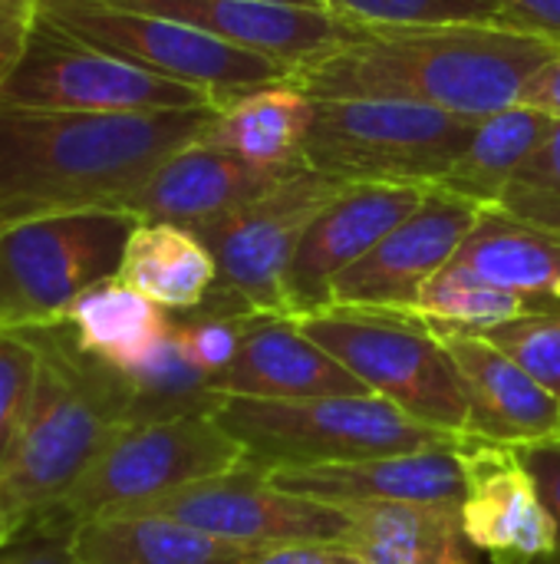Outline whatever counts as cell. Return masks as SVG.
<instances>
[{"label": "cell", "instance_id": "cell-1", "mask_svg": "<svg viewBox=\"0 0 560 564\" xmlns=\"http://www.w3.org/2000/svg\"><path fill=\"white\" fill-rule=\"evenodd\" d=\"M218 106L158 112H63L0 102V221L119 212Z\"/></svg>", "mask_w": 560, "mask_h": 564}, {"label": "cell", "instance_id": "cell-2", "mask_svg": "<svg viewBox=\"0 0 560 564\" xmlns=\"http://www.w3.org/2000/svg\"><path fill=\"white\" fill-rule=\"evenodd\" d=\"M560 43L518 26L452 23L353 30L330 53L290 73L314 99H399L482 119L518 106L525 83Z\"/></svg>", "mask_w": 560, "mask_h": 564}, {"label": "cell", "instance_id": "cell-3", "mask_svg": "<svg viewBox=\"0 0 560 564\" xmlns=\"http://www.w3.org/2000/svg\"><path fill=\"white\" fill-rule=\"evenodd\" d=\"M26 334L40 350L36 387L23 433L0 469L17 535L56 512L132 410L125 377L86 354L63 321Z\"/></svg>", "mask_w": 560, "mask_h": 564}, {"label": "cell", "instance_id": "cell-4", "mask_svg": "<svg viewBox=\"0 0 560 564\" xmlns=\"http://www.w3.org/2000/svg\"><path fill=\"white\" fill-rule=\"evenodd\" d=\"M215 420L244 446L248 463L261 469L363 463L419 449H449L459 440L422 426L376 393L317 400L224 397Z\"/></svg>", "mask_w": 560, "mask_h": 564}, {"label": "cell", "instance_id": "cell-5", "mask_svg": "<svg viewBox=\"0 0 560 564\" xmlns=\"http://www.w3.org/2000/svg\"><path fill=\"white\" fill-rule=\"evenodd\" d=\"M294 321L370 393L399 406L422 426H432L446 436H465V380L452 354L419 317L327 307Z\"/></svg>", "mask_w": 560, "mask_h": 564}, {"label": "cell", "instance_id": "cell-6", "mask_svg": "<svg viewBox=\"0 0 560 564\" xmlns=\"http://www.w3.org/2000/svg\"><path fill=\"white\" fill-rule=\"evenodd\" d=\"M479 119L399 99H317L304 165L343 182L432 188Z\"/></svg>", "mask_w": 560, "mask_h": 564}, {"label": "cell", "instance_id": "cell-7", "mask_svg": "<svg viewBox=\"0 0 560 564\" xmlns=\"http://www.w3.org/2000/svg\"><path fill=\"white\" fill-rule=\"evenodd\" d=\"M244 463V446L215 416L125 423L102 446L96 463L56 506V512L36 529L69 532L86 519L125 512L191 482L231 473Z\"/></svg>", "mask_w": 560, "mask_h": 564}, {"label": "cell", "instance_id": "cell-8", "mask_svg": "<svg viewBox=\"0 0 560 564\" xmlns=\"http://www.w3.org/2000/svg\"><path fill=\"white\" fill-rule=\"evenodd\" d=\"M132 228L122 212L0 221V330L59 324L79 294L116 278Z\"/></svg>", "mask_w": 560, "mask_h": 564}, {"label": "cell", "instance_id": "cell-9", "mask_svg": "<svg viewBox=\"0 0 560 564\" xmlns=\"http://www.w3.org/2000/svg\"><path fill=\"white\" fill-rule=\"evenodd\" d=\"M43 17L89 46L155 76L198 86L218 99L290 79L287 66L221 43L172 17L125 10L106 0H43Z\"/></svg>", "mask_w": 560, "mask_h": 564}, {"label": "cell", "instance_id": "cell-10", "mask_svg": "<svg viewBox=\"0 0 560 564\" xmlns=\"http://www.w3.org/2000/svg\"><path fill=\"white\" fill-rule=\"evenodd\" d=\"M347 185L343 178L300 165L254 202L198 228L195 235L218 264L215 291L254 314L294 317L287 301L290 261L314 218Z\"/></svg>", "mask_w": 560, "mask_h": 564}, {"label": "cell", "instance_id": "cell-11", "mask_svg": "<svg viewBox=\"0 0 560 564\" xmlns=\"http://www.w3.org/2000/svg\"><path fill=\"white\" fill-rule=\"evenodd\" d=\"M0 102L63 112H158L221 106L224 99L132 66L40 17Z\"/></svg>", "mask_w": 560, "mask_h": 564}, {"label": "cell", "instance_id": "cell-12", "mask_svg": "<svg viewBox=\"0 0 560 564\" xmlns=\"http://www.w3.org/2000/svg\"><path fill=\"white\" fill-rule=\"evenodd\" d=\"M116 516L172 519V522H182L188 529H198L211 539H221L251 552L343 542L350 529L340 506L284 492L254 463L191 482L185 489H175L168 496H158L152 502L132 506Z\"/></svg>", "mask_w": 560, "mask_h": 564}, {"label": "cell", "instance_id": "cell-13", "mask_svg": "<svg viewBox=\"0 0 560 564\" xmlns=\"http://www.w3.org/2000/svg\"><path fill=\"white\" fill-rule=\"evenodd\" d=\"M485 208L432 188L366 258L347 268L330 291V307L413 314L426 284L462 251Z\"/></svg>", "mask_w": 560, "mask_h": 564}, {"label": "cell", "instance_id": "cell-14", "mask_svg": "<svg viewBox=\"0 0 560 564\" xmlns=\"http://www.w3.org/2000/svg\"><path fill=\"white\" fill-rule=\"evenodd\" d=\"M452 449L465 479L462 525L469 542L492 564L551 562L554 522L521 449L469 433Z\"/></svg>", "mask_w": 560, "mask_h": 564}, {"label": "cell", "instance_id": "cell-15", "mask_svg": "<svg viewBox=\"0 0 560 564\" xmlns=\"http://www.w3.org/2000/svg\"><path fill=\"white\" fill-rule=\"evenodd\" d=\"M432 188L403 182H350L307 228L290 271V314H317L330 307L333 281L366 258L406 215H413Z\"/></svg>", "mask_w": 560, "mask_h": 564}, {"label": "cell", "instance_id": "cell-16", "mask_svg": "<svg viewBox=\"0 0 560 564\" xmlns=\"http://www.w3.org/2000/svg\"><path fill=\"white\" fill-rule=\"evenodd\" d=\"M125 10L172 17L221 43L267 56L290 73L340 46L356 26L333 17L327 7L284 0H106Z\"/></svg>", "mask_w": 560, "mask_h": 564}, {"label": "cell", "instance_id": "cell-17", "mask_svg": "<svg viewBox=\"0 0 560 564\" xmlns=\"http://www.w3.org/2000/svg\"><path fill=\"white\" fill-rule=\"evenodd\" d=\"M300 169V165H297ZM294 169L251 165L205 139L168 155L119 212L135 221H165L198 231L274 188Z\"/></svg>", "mask_w": 560, "mask_h": 564}, {"label": "cell", "instance_id": "cell-18", "mask_svg": "<svg viewBox=\"0 0 560 564\" xmlns=\"http://www.w3.org/2000/svg\"><path fill=\"white\" fill-rule=\"evenodd\" d=\"M432 330V327H429ZM459 364L469 393V436H482L505 446L560 443L558 400L541 390L531 373L505 350L479 334L432 330Z\"/></svg>", "mask_w": 560, "mask_h": 564}, {"label": "cell", "instance_id": "cell-19", "mask_svg": "<svg viewBox=\"0 0 560 564\" xmlns=\"http://www.w3.org/2000/svg\"><path fill=\"white\" fill-rule=\"evenodd\" d=\"M221 397L317 400L370 393L340 360L317 347L294 317L254 314L234 364L215 380Z\"/></svg>", "mask_w": 560, "mask_h": 564}, {"label": "cell", "instance_id": "cell-20", "mask_svg": "<svg viewBox=\"0 0 560 564\" xmlns=\"http://www.w3.org/2000/svg\"><path fill=\"white\" fill-rule=\"evenodd\" d=\"M284 492L317 499L327 506L347 502H432L462 506L465 479L455 449H419L399 456H380L337 466H297L264 469Z\"/></svg>", "mask_w": 560, "mask_h": 564}, {"label": "cell", "instance_id": "cell-21", "mask_svg": "<svg viewBox=\"0 0 560 564\" xmlns=\"http://www.w3.org/2000/svg\"><path fill=\"white\" fill-rule=\"evenodd\" d=\"M455 264L515 294L531 314H560V231L485 208Z\"/></svg>", "mask_w": 560, "mask_h": 564}, {"label": "cell", "instance_id": "cell-22", "mask_svg": "<svg viewBox=\"0 0 560 564\" xmlns=\"http://www.w3.org/2000/svg\"><path fill=\"white\" fill-rule=\"evenodd\" d=\"M350 545L366 564H475L462 506L347 502L340 506Z\"/></svg>", "mask_w": 560, "mask_h": 564}, {"label": "cell", "instance_id": "cell-23", "mask_svg": "<svg viewBox=\"0 0 560 564\" xmlns=\"http://www.w3.org/2000/svg\"><path fill=\"white\" fill-rule=\"evenodd\" d=\"M314 109L317 99L290 79L271 83L224 99L201 139L261 169H297Z\"/></svg>", "mask_w": 560, "mask_h": 564}, {"label": "cell", "instance_id": "cell-24", "mask_svg": "<svg viewBox=\"0 0 560 564\" xmlns=\"http://www.w3.org/2000/svg\"><path fill=\"white\" fill-rule=\"evenodd\" d=\"M83 564H254L261 552L158 516H99L69 529Z\"/></svg>", "mask_w": 560, "mask_h": 564}, {"label": "cell", "instance_id": "cell-25", "mask_svg": "<svg viewBox=\"0 0 560 564\" xmlns=\"http://www.w3.org/2000/svg\"><path fill=\"white\" fill-rule=\"evenodd\" d=\"M116 278L168 314H185L211 297L218 264L195 231L165 221H135Z\"/></svg>", "mask_w": 560, "mask_h": 564}, {"label": "cell", "instance_id": "cell-26", "mask_svg": "<svg viewBox=\"0 0 560 564\" xmlns=\"http://www.w3.org/2000/svg\"><path fill=\"white\" fill-rule=\"evenodd\" d=\"M554 126L558 122L551 116L521 102L482 116L465 149L432 188L459 195L479 208H498L515 172L538 152V145L551 135Z\"/></svg>", "mask_w": 560, "mask_h": 564}, {"label": "cell", "instance_id": "cell-27", "mask_svg": "<svg viewBox=\"0 0 560 564\" xmlns=\"http://www.w3.org/2000/svg\"><path fill=\"white\" fill-rule=\"evenodd\" d=\"M63 324L73 330L86 354L116 370H125L168 334L172 314L119 278H109L79 294Z\"/></svg>", "mask_w": 560, "mask_h": 564}, {"label": "cell", "instance_id": "cell-28", "mask_svg": "<svg viewBox=\"0 0 560 564\" xmlns=\"http://www.w3.org/2000/svg\"><path fill=\"white\" fill-rule=\"evenodd\" d=\"M119 373L132 390L129 423L215 416L224 403V397L215 390V380L188 357L172 327L145 357H139L132 367Z\"/></svg>", "mask_w": 560, "mask_h": 564}, {"label": "cell", "instance_id": "cell-29", "mask_svg": "<svg viewBox=\"0 0 560 564\" xmlns=\"http://www.w3.org/2000/svg\"><path fill=\"white\" fill-rule=\"evenodd\" d=\"M413 317H419L432 330L482 334L498 324L531 317V311L515 294L482 281L479 274H472L469 268L452 261L446 271H439L426 284Z\"/></svg>", "mask_w": 560, "mask_h": 564}, {"label": "cell", "instance_id": "cell-30", "mask_svg": "<svg viewBox=\"0 0 560 564\" xmlns=\"http://www.w3.org/2000/svg\"><path fill=\"white\" fill-rule=\"evenodd\" d=\"M333 17L360 30H413L452 23L508 26L498 0H323Z\"/></svg>", "mask_w": 560, "mask_h": 564}, {"label": "cell", "instance_id": "cell-31", "mask_svg": "<svg viewBox=\"0 0 560 564\" xmlns=\"http://www.w3.org/2000/svg\"><path fill=\"white\" fill-rule=\"evenodd\" d=\"M251 321H254V311L211 291V297L201 307L172 314V330L182 340V347L188 350V357L211 380H218L234 364Z\"/></svg>", "mask_w": 560, "mask_h": 564}, {"label": "cell", "instance_id": "cell-32", "mask_svg": "<svg viewBox=\"0 0 560 564\" xmlns=\"http://www.w3.org/2000/svg\"><path fill=\"white\" fill-rule=\"evenodd\" d=\"M498 208L521 221L560 231V122L515 172Z\"/></svg>", "mask_w": 560, "mask_h": 564}, {"label": "cell", "instance_id": "cell-33", "mask_svg": "<svg viewBox=\"0 0 560 564\" xmlns=\"http://www.w3.org/2000/svg\"><path fill=\"white\" fill-rule=\"evenodd\" d=\"M40 350L26 330H0V469L7 466L36 387Z\"/></svg>", "mask_w": 560, "mask_h": 564}, {"label": "cell", "instance_id": "cell-34", "mask_svg": "<svg viewBox=\"0 0 560 564\" xmlns=\"http://www.w3.org/2000/svg\"><path fill=\"white\" fill-rule=\"evenodd\" d=\"M479 337H485L515 364H521L531 373V380L541 390H548L560 406V314H531L482 330Z\"/></svg>", "mask_w": 560, "mask_h": 564}, {"label": "cell", "instance_id": "cell-35", "mask_svg": "<svg viewBox=\"0 0 560 564\" xmlns=\"http://www.w3.org/2000/svg\"><path fill=\"white\" fill-rule=\"evenodd\" d=\"M40 17L43 0H0V89L20 63Z\"/></svg>", "mask_w": 560, "mask_h": 564}, {"label": "cell", "instance_id": "cell-36", "mask_svg": "<svg viewBox=\"0 0 560 564\" xmlns=\"http://www.w3.org/2000/svg\"><path fill=\"white\" fill-rule=\"evenodd\" d=\"M0 564H83L69 545V532L33 529L17 535L3 552Z\"/></svg>", "mask_w": 560, "mask_h": 564}, {"label": "cell", "instance_id": "cell-37", "mask_svg": "<svg viewBox=\"0 0 560 564\" xmlns=\"http://www.w3.org/2000/svg\"><path fill=\"white\" fill-rule=\"evenodd\" d=\"M538 489H541V499L548 506V516L554 522V555L548 564H560V443H541V446H525L521 449Z\"/></svg>", "mask_w": 560, "mask_h": 564}, {"label": "cell", "instance_id": "cell-38", "mask_svg": "<svg viewBox=\"0 0 560 564\" xmlns=\"http://www.w3.org/2000/svg\"><path fill=\"white\" fill-rule=\"evenodd\" d=\"M508 26L560 43V0H498Z\"/></svg>", "mask_w": 560, "mask_h": 564}, {"label": "cell", "instance_id": "cell-39", "mask_svg": "<svg viewBox=\"0 0 560 564\" xmlns=\"http://www.w3.org/2000/svg\"><path fill=\"white\" fill-rule=\"evenodd\" d=\"M254 564H366L343 542H317V545H287L274 552H261Z\"/></svg>", "mask_w": 560, "mask_h": 564}, {"label": "cell", "instance_id": "cell-40", "mask_svg": "<svg viewBox=\"0 0 560 564\" xmlns=\"http://www.w3.org/2000/svg\"><path fill=\"white\" fill-rule=\"evenodd\" d=\"M521 106H531L545 116L560 122V50L525 83L521 89Z\"/></svg>", "mask_w": 560, "mask_h": 564}, {"label": "cell", "instance_id": "cell-41", "mask_svg": "<svg viewBox=\"0 0 560 564\" xmlns=\"http://www.w3.org/2000/svg\"><path fill=\"white\" fill-rule=\"evenodd\" d=\"M17 539V522H13V512H10V499H7V486H3V476H0V552Z\"/></svg>", "mask_w": 560, "mask_h": 564}, {"label": "cell", "instance_id": "cell-42", "mask_svg": "<svg viewBox=\"0 0 560 564\" xmlns=\"http://www.w3.org/2000/svg\"><path fill=\"white\" fill-rule=\"evenodd\" d=\"M284 3H304V7H327L323 0H284Z\"/></svg>", "mask_w": 560, "mask_h": 564}]
</instances>
